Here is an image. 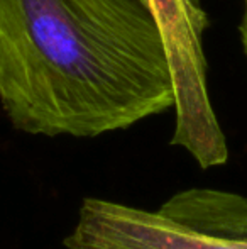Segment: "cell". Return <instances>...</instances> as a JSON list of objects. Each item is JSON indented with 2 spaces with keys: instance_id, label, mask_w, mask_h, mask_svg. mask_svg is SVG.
<instances>
[{
  "instance_id": "cell-1",
  "label": "cell",
  "mask_w": 247,
  "mask_h": 249,
  "mask_svg": "<svg viewBox=\"0 0 247 249\" xmlns=\"http://www.w3.org/2000/svg\"><path fill=\"white\" fill-rule=\"evenodd\" d=\"M0 105L31 136L97 138L175 108L146 0H0Z\"/></svg>"
},
{
  "instance_id": "cell-2",
  "label": "cell",
  "mask_w": 247,
  "mask_h": 249,
  "mask_svg": "<svg viewBox=\"0 0 247 249\" xmlns=\"http://www.w3.org/2000/svg\"><path fill=\"white\" fill-rule=\"evenodd\" d=\"M161 31L175 82L171 144L185 148L201 168L220 166L229 148L207 87L203 31L207 16L198 0H146Z\"/></svg>"
},
{
  "instance_id": "cell-3",
  "label": "cell",
  "mask_w": 247,
  "mask_h": 249,
  "mask_svg": "<svg viewBox=\"0 0 247 249\" xmlns=\"http://www.w3.org/2000/svg\"><path fill=\"white\" fill-rule=\"evenodd\" d=\"M241 36L247 54V0H244V17H242V24H241Z\"/></svg>"
}]
</instances>
